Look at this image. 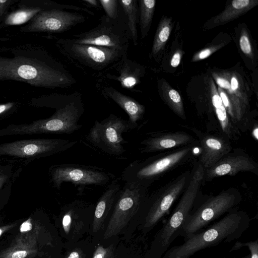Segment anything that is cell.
Instances as JSON below:
<instances>
[{
  "instance_id": "60d3db41",
  "label": "cell",
  "mask_w": 258,
  "mask_h": 258,
  "mask_svg": "<svg viewBox=\"0 0 258 258\" xmlns=\"http://www.w3.org/2000/svg\"><path fill=\"white\" fill-rule=\"evenodd\" d=\"M257 132H258V130H257V125H256V126L253 128V131H252V135H253V138L257 141Z\"/></svg>"
},
{
  "instance_id": "ba28073f",
  "label": "cell",
  "mask_w": 258,
  "mask_h": 258,
  "mask_svg": "<svg viewBox=\"0 0 258 258\" xmlns=\"http://www.w3.org/2000/svg\"><path fill=\"white\" fill-rule=\"evenodd\" d=\"M132 130L128 120L110 114L101 121H95L86 140L103 152L119 157L126 152L123 145L128 143L122 134Z\"/></svg>"
},
{
  "instance_id": "4fadbf2b",
  "label": "cell",
  "mask_w": 258,
  "mask_h": 258,
  "mask_svg": "<svg viewBox=\"0 0 258 258\" xmlns=\"http://www.w3.org/2000/svg\"><path fill=\"white\" fill-rule=\"evenodd\" d=\"M77 141L63 139L22 140L0 144V156L37 159L64 152L76 145Z\"/></svg>"
},
{
  "instance_id": "d4e9b609",
  "label": "cell",
  "mask_w": 258,
  "mask_h": 258,
  "mask_svg": "<svg viewBox=\"0 0 258 258\" xmlns=\"http://www.w3.org/2000/svg\"><path fill=\"white\" fill-rule=\"evenodd\" d=\"M159 91L165 103L179 117L186 119L183 102L179 93L165 81H161Z\"/></svg>"
},
{
  "instance_id": "1f68e13d",
  "label": "cell",
  "mask_w": 258,
  "mask_h": 258,
  "mask_svg": "<svg viewBox=\"0 0 258 258\" xmlns=\"http://www.w3.org/2000/svg\"><path fill=\"white\" fill-rule=\"evenodd\" d=\"M247 246L250 251V258H258V242L257 239L255 241L241 243L237 241L235 243L231 251L237 250L241 247Z\"/></svg>"
},
{
  "instance_id": "5b68a950",
  "label": "cell",
  "mask_w": 258,
  "mask_h": 258,
  "mask_svg": "<svg viewBox=\"0 0 258 258\" xmlns=\"http://www.w3.org/2000/svg\"><path fill=\"white\" fill-rule=\"evenodd\" d=\"M192 145L143 160H136L122 171L121 178L125 183H136L147 188L156 180L188 160Z\"/></svg>"
},
{
  "instance_id": "6da1fadb",
  "label": "cell",
  "mask_w": 258,
  "mask_h": 258,
  "mask_svg": "<svg viewBox=\"0 0 258 258\" xmlns=\"http://www.w3.org/2000/svg\"><path fill=\"white\" fill-rule=\"evenodd\" d=\"M54 97L53 106L55 111L50 117L30 124L10 125L0 130V136L34 134L70 135L80 130L82 125L79 120L85 111L82 94L76 91Z\"/></svg>"
},
{
  "instance_id": "d6986e66",
  "label": "cell",
  "mask_w": 258,
  "mask_h": 258,
  "mask_svg": "<svg viewBox=\"0 0 258 258\" xmlns=\"http://www.w3.org/2000/svg\"><path fill=\"white\" fill-rule=\"evenodd\" d=\"M140 144L141 153H150L163 151L172 148H181L195 144V140L185 132H176L167 133H150Z\"/></svg>"
},
{
  "instance_id": "7a4b0ae2",
  "label": "cell",
  "mask_w": 258,
  "mask_h": 258,
  "mask_svg": "<svg viewBox=\"0 0 258 258\" xmlns=\"http://www.w3.org/2000/svg\"><path fill=\"white\" fill-rule=\"evenodd\" d=\"M17 81L50 89L69 88L76 83L62 64L25 57H0V81Z\"/></svg>"
},
{
  "instance_id": "d590c367",
  "label": "cell",
  "mask_w": 258,
  "mask_h": 258,
  "mask_svg": "<svg viewBox=\"0 0 258 258\" xmlns=\"http://www.w3.org/2000/svg\"><path fill=\"white\" fill-rule=\"evenodd\" d=\"M12 3L10 0H0V17L4 15Z\"/></svg>"
},
{
  "instance_id": "74e56055",
  "label": "cell",
  "mask_w": 258,
  "mask_h": 258,
  "mask_svg": "<svg viewBox=\"0 0 258 258\" xmlns=\"http://www.w3.org/2000/svg\"><path fill=\"white\" fill-rule=\"evenodd\" d=\"M82 2L86 4V6L98 8L99 6V1L97 0H83Z\"/></svg>"
},
{
  "instance_id": "9c48e42d",
  "label": "cell",
  "mask_w": 258,
  "mask_h": 258,
  "mask_svg": "<svg viewBox=\"0 0 258 258\" xmlns=\"http://www.w3.org/2000/svg\"><path fill=\"white\" fill-rule=\"evenodd\" d=\"M49 174L51 182L57 189L65 182L83 186H105L115 178V175L103 168L76 163L53 165Z\"/></svg>"
},
{
  "instance_id": "7c38bea8",
  "label": "cell",
  "mask_w": 258,
  "mask_h": 258,
  "mask_svg": "<svg viewBox=\"0 0 258 258\" xmlns=\"http://www.w3.org/2000/svg\"><path fill=\"white\" fill-rule=\"evenodd\" d=\"M148 188L136 183H125L114 202V209L105 237L117 234L138 213L148 196Z\"/></svg>"
},
{
  "instance_id": "52a82bcc",
  "label": "cell",
  "mask_w": 258,
  "mask_h": 258,
  "mask_svg": "<svg viewBox=\"0 0 258 258\" xmlns=\"http://www.w3.org/2000/svg\"><path fill=\"white\" fill-rule=\"evenodd\" d=\"M241 200L240 194L234 187L209 197L197 208L190 211L178 235L185 238L197 233L217 218L235 209Z\"/></svg>"
},
{
  "instance_id": "9a60e30c",
  "label": "cell",
  "mask_w": 258,
  "mask_h": 258,
  "mask_svg": "<svg viewBox=\"0 0 258 258\" xmlns=\"http://www.w3.org/2000/svg\"><path fill=\"white\" fill-rule=\"evenodd\" d=\"M85 18L77 12L53 8L42 10L23 28L25 31L32 32L62 33L84 22Z\"/></svg>"
},
{
  "instance_id": "e0dca14e",
  "label": "cell",
  "mask_w": 258,
  "mask_h": 258,
  "mask_svg": "<svg viewBox=\"0 0 258 258\" xmlns=\"http://www.w3.org/2000/svg\"><path fill=\"white\" fill-rule=\"evenodd\" d=\"M190 129L198 137L201 148L198 162L204 169L212 167L232 150L230 140L226 137L203 133L195 128Z\"/></svg>"
},
{
  "instance_id": "7bdbcfd3",
  "label": "cell",
  "mask_w": 258,
  "mask_h": 258,
  "mask_svg": "<svg viewBox=\"0 0 258 258\" xmlns=\"http://www.w3.org/2000/svg\"><path fill=\"white\" fill-rule=\"evenodd\" d=\"M1 233H2V231H1V229H0V235Z\"/></svg>"
},
{
  "instance_id": "ac0fdd59",
  "label": "cell",
  "mask_w": 258,
  "mask_h": 258,
  "mask_svg": "<svg viewBox=\"0 0 258 258\" xmlns=\"http://www.w3.org/2000/svg\"><path fill=\"white\" fill-rule=\"evenodd\" d=\"M145 73L143 66L127 57V53L100 76L102 79L118 82L124 89L136 91L135 87Z\"/></svg>"
},
{
  "instance_id": "277c9868",
  "label": "cell",
  "mask_w": 258,
  "mask_h": 258,
  "mask_svg": "<svg viewBox=\"0 0 258 258\" xmlns=\"http://www.w3.org/2000/svg\"><path fill=\"white\" fill-rule=\"evenodd\" d=\"M56 44L70 62L85 72L97 73L98 77L127 53V50L115 48L76 43L70 38H58Z\"/></svg>"
},
{
  "instance_id": "cb8c5ba5",
  "label": "cell",
  "mask_w": 258,
  "mask_h": 258,
  "mask_svg": "<svg viewBox=\"0 0 258 258\" xmlns=\"http://www.w3.org/2000/svg\"><path fill=\"white\" fill-rule=\"evenodd\" d=\"M119 4L126 18V24L131 40L134 45L138 44L137 22L139 19L138 1L137 0H120Z\"/></svg>"
},
{
  "instance_id": "ab89813d",
  "label": "cell",
  "mask_w": 258,
  "mask_h": 258,
  "mask_svg": "<svg viewBox=\"0 0 258 258\" xmlns=\"http://www.w3.org/2000/svg\"><path fill=\"white\" fill-rule=\"evenodd\" d=\"M67 258H81V256L79 252L74 251L69 254Z\"/></svg>"
},
{
  "instance_id": "2e32d148",
  "label": "cell",
  "mask_w": 258,
  "mask_h": 258,
  "mask_svg": "<svg viewBox=\"0 0 258 258\" xmlns=\"http://www.w3.org/2000/svg\"><path fill=\"white\" fill-rule=\"evenodd\" d=\"M241 172L258 175V164L240 149H234L212 167L205 169L203 183L225 175L233 176Z\"/></svg>"
},
{
  "instance_id": "f35d334b",
  "label": "cell",
  "mask_w": 258,
  "mask_h": 258,
  "mask_svg": "<svg viewBox=\"0 0 258 258\" xmlns=\"http://www.w3.org/2000/svg\"><path fill=\"white\" fill-rule=\"evenodd\" d=\"M8 179V175L0 172V189L3 187Z\"/></svg>"
},
{
  "instance_id": "e575fe53",
  "label": "cell",
  "mask_w": 258,
  "mask_h": 258,
  "mask_svg": "<svg viewBox=\"0 0 258 258\" xmlns=\"http://www.w3.org/2000/svg\"><path fill=\"white\" fill-rule=\"evenodd\" d=\"M181 55V52L179 50L174 53L170 60V65L172 67L176 68L179 66L180 62Z\"/></svg>"
},
{
  "instance_id": "603a6c76",
  "label": "cell",
  "mask_w": 258,
  "mask_h": 258,
  "mask_svg": "<svg viewBox=\"0 0 258 258\" xmlns=\"http://www.w3.org/2000/svg\"><path fill=\"white\" fill-rule=\"evenodd\" d=\"M211 90L212 103L215 115L220 127L222 135L229 140L236 141L241 136V133L233 124L224 107L221 97L213 81L211 80Z\"/></svg>"
},
{
  "instance_id": "f1b7e54d",
  "label": "cell",
  "mask_w": 258,
  "mask_h": 258,
  "mask_svg": "<svg viewBox=\"0 0 258 258\" xmlns=\"http://www.w3.org/2000/svg\"><path fill=\"white\" fill-rule=\"evenodd\" d=\"M99 2L108 18L115 20L119 17L118 0H99Z\"/></svg>"
},
{
  "instance_id": "8d00e7d4",
  "label": "cell",
  "mask_w": 258,
  "mask_h": 258,
  "mask_svg": "<svg viewBox=\"0 0 258 258\" xmlns=\"http://www.w3.org/2000/svg\"><path fill=\"white\" fill-rule=\"evenodd\" d=\"M13 102H8L0 104V115L4 114L11 110L14 106Z\"/></svg>"
},
{
  "instance_id": "30bf717a",
  "label": "cell",
  "mask_w": 258,
  "mask_h": 258,
  "mask_svg": "<svg viewBox=\"0 0 258 258\" xmlns=\"http://www.w3.org/2000/svg\"><path fill=\"white\" fill-rule=\"evenodd\" d=\"M70 38L73 42L115 48L127 50L131 40L126 23L119 17L111 20L105 15L100 23L88 31L75 34Z\"/></svg>"
},
{
  "instance_id": "44dd1931",
  "label": "cell",
  "mask_w": 258,
  "mask_h": 258,
  "mask_svg": "<svg viewBox=\"0 0 258 258\" xmlns=\"http://www.w3.org/2000/svg\"><path fill=\"white\" fill-rule=\"evenodd\" d=\"M258 5L257 0H233L226 5L218 15L212 17L205 24V29L224 25L243 15Z\"/></svg>"
},
{
  "instance_id": "d6a6232c",
  "label": "cell",
  "mask_w": 258,
  "mask_h": 258,
  "mask_svg": "<svg viewBox=\"0 0 258 258\" xmlns=\"http://www.w3.org/2000/svg\"><path fill=\"white\" fill-rule=\"evenodd\" d=\"M222 46V44L211 46L207 48L201 50L196 53L192 57V61L195 62L204 59L210 56L214 52L217 51Z\"/></svg>"
},
{
  "instance_id": "4316f807",
  "label": "cell",
  "mask_w": 258,
  "mask_h": 258,
  "mask_svg": "<svg viewBox=\"0 0 258 258\" xmlns=\"http://www.w3.org/2000/svg\"><path fill=\"white\" fill-rule=\"evenodd\" d=\"M156 1L140 0L138 1L139 20L141 38L144 39L148 35L153 20Z\"/></svg>"
},
{
  "instance_id": "5bb4252c",
  "label": "cell",
  "mask_w": 258,
  "mask_h": 258,
  "mask_svg": "<svg viewBox=\"0 0 258 258\" xmlns=\"http://www.w3.org/2000/svg\"><path fill=\"white\" fill-rule=\"evenodd\" d=\"M212 74L230 101L238 130L241 133L246 132L251 125L247 116L248 99L241 77L234 72H213Z\"/></svg>"
},
{
  "instance_id": "8fae6325",
  "label": "cell",
  "mask_w": 258,
  "mask_h": 258,
  "mask_svg": "<svg viewBox=\"0 0 258 258\" xmlns=\"http://www.w3.org/2000/svg\"><path fill=\"white\" fill-rule=\"evenodd\" d=\"M190 172L186 171L148 196L141 207L145 208L144 227H153L168 212L186 187Z\"/></svg>"
},
{
  "instance_id": "8992f818",
  "label": "cell",
  "mask_w": 258,
  "mask_h": 258,
  "mask_svg": "<svg viewBox=\"0 0 258 258\" xmlns=\"http://www.w3.org/2000/svg\"><path fill=\"white\" fill-rule=\"evenodd\" d=\"M203 182L202 173L195 171L191 174L177 205L155 237L152 250L154 258H160L165 253L178 236L186 216L193 208Z\"/></svg>"
},
{
  "instance_id": "b9f144b4",
  "label": "cell",
  "mask_w": 258,
  "mask_h": 258,
  "mask_svg": "<svg viewBox=\"0 0 258 258\" xmlns=\"http://www.w3.org/2000/svg\"><path fill=\"white\" fill-rule=\"evenodd\" d=\"M241 258H250V255H247L244 257H242Z\"/></svg>"
},
{
  "instance_id": "7402d4cb",
  "label": "cell",
  "mask_w": 258,
  "mask_h": 258,
  "mask_svg": "<svg viewBox=\"0 0 258 258\" xmlns=\"http://www.w3.org/2000/svg\"><path fill=\"white\" fill-rule=\"evenodd\" d=\"M119 178H115L107 186L96 204L93 221V229L97 231L109 214L121 189Z\"/></svg>"
},
{
  "instance_id": "f546056e",
  "label": "cell",
  "mask_w": 258,
  "mask_h": 258,
  "mask_svg": "<svg viewBox=\"0 0 258 258\" xmlns=\"http://www.w3.org/2000/svg\"><path fill=\"white\" fill-rule=\"evenodd\" d=\"M35 252L28 246H17L3 254L1 258H26Z\"/></svg>"
},
{
  "instance_id": "ffe728a7",
  "label": "cell",
  "mask_w": 258,
  "mask_h": 258,
  "mask_svg": "<svg viewBox=\"0 0 258 258\" xmlns=\"http://www.w3.org/2000/svg\"><path fill=\"white\" fill-rule=\"evenodd\" d=\"M101 95L107 100L117 104L128 115V121L133 129L138 126L145 112V106L132 97L117 90L111 86H104L99 88Z\"/></svg>"
},
{
  "instance_id": "3957f363",
  "label": "cell",
  "mask_w": 258,
  "mask_h": 258,
  "mask_svg": "<svg viewBox=\"0 0 258 258\" xmlns=\"http://www.w3.org/2000/svg\"><path fill=\"white\" fill-rule=\"evenodd\" d=\"M250 222L245 212L234 209L206 230L184 238L182 244L167 250L163 258H189L208 247L232 242L241 237Z\"/></svg>"
},
{
  "instance_id": "83f0119b",
  "label": "cell",
  "mask_w": 258,
  "mask_h": 258,
  "mask_svg": "<svg viewBox=\"0 0 258 258\" xmlns=\"http://www.w3.org/2000/svg\"><path fill=\"white\" fill-rule=\"evenodd\" d=\"M42 9L40 7H23L9 14L5 19L6 25H18L32 19Z\"/></svg>"
},
{
  "instance_id": "4dcf8cb0",
  "label": "cell",
  "mask_w": 258,
  "mask_h": 258,
  "mask_svg": "<svg viewBox=\"0 0 258 258\" xmlns=\"http://www.w3.org/2000/svg\"><path fill=\"white\" fill-rule=\"evenodd\" d=\"M239 45L241 50L245 55L249 57L252 56V47L246 32L241 33L239 39Z\"/></svg>"
},
{
  "instance_id": "836d02e7",
  "label": "cell",
  "mask_w": 258,
  "mask_h": 258,
  "mask_svg": "<svg viewBox=\"0 0 258 258\" xmlns=\"http://www.w3.org/2000/svg\"><path fill=\"white\" fill-rule=\"evenodd\" d=\"M109 250L103 247L98 248L96 251L93 258H110L111 253Z\"/></svg>"
},
{
  "instance_id": "484cf974",
  "label": "cell",
  "mask_w": 258,
  "mask_h": 258,
  "mask_svg": "<svg viewBox=\"0 0 258 258\" xmlns=\"http://www.w3.org/2000/svg\"><path fill=\"white\" fill-rule=\"evenodd\" d=\"M172 29L171 19L163 17L157 28L151 52V56L155 59L163 49Z\"/></svg>"
}]
</instances>
